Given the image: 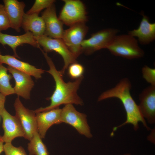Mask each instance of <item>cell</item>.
Segmentation results:
<instances>
[{
    "label": "cell",
    "mask_w": 155,
    "mask_h": 155,
    "mask_svg": "<svg viewBox=\"0 0 155 155\" xmlns=\"http://www.w3.org/2000/svg\"><path fill=\"white\" fill-rule=\"evenodd\" d=\"M49 67L46 71L53 77L55 84V90L51 96L47 98L51 103L48 106L40 107L34 111L37 113L46 111L59 107L62 104H75L82 105L83 102L78 95L77 91L83 78V77L73 82H65L63 79V75L60 71L56 69L52 59L47 53L40 49Z\"/></svg>",
    "instance_id": "obj_1"
},
{
    "label": "cell",
    "mask_w": 155,
    "mask_h": 155,
    "mask_svg": "<svg viewBox=\"0 0 155 155\" xmlns=\"http://www.w3.org/2000/svg\"><path fill=\"white\" fill-rule=\"evenodd\" d=\"M131 86L129 80L126 78H123L115 87L104 92L98 98V100L99 101L110 98H118L122 102L125 111L126 121L122 124L114 127L111 136H113L114 132L119 127L127 124H132L134 129L136 131L139 128V123L141 122L147 130L150 129L148 126L138 105L131 95Z\"/></svg>",
    "instance_id": "obj_2"
},
{
    "label": "cell",
    "mask_w": 155,
    "mask_h": 155,
    "mask_svg": "<svg viewBox=\"0 0 155 155\" xmlns=\"http://www.w3.org/2000/svg\"><path fill=\"white\" fill-rule=\"evenodd\" d=\"M106 49L115 56L128 59L140 58L144 54L136 39L128 34L116 35Z\"/></svg>",
    "instance_id": "obj_3"
},
{
    "label": "cell",
    "mask_w": 155,
    "mask_h": 155,
    "mask_svg": "<svg viewBox=\"0 0 155 155\" xmlns=\"http://www.w3.org/2000/svg\"><path fill=\"white\" fill-rule=\"evenodd\" d=\"M39 46L43 47L44 52L55 51L62 57L64 62L61 72L63 75L71 64L76 62L77 58L69 49L61 38H52L45 35L35 37Z\"/></svg>",
    "instance_id": "obj_4"
},
{
    "label": "cell",
    "mask_w": 155,
    "mask_h": 155,
    "mask_svg": "<svg viewBox=\"0 0 155 155\" xmlns=\"http://www.w3.org/2000/svg\"><path fill=\"white\" fill-rule=\"evenodd\" d=\"M64 4L58 17L63 24L71 26L84 23L88 18L84 4L79 0H63Z\"/></svg>",
    "instance_id": "obj_5"
},
{
    "label": "cell",
    "mask_w": 155,
    "mask_h": 155,
    "mask_svg": "<svg viewBox=\"0 0 155 155\" xmlns=\"http://www.w3.org/2000/svg\"><path fill=\"white\" fill-rule=\"evenodd\" d=\"M86 115L77 111L72 104H66L61 109V121L70 125L80 134L87 138L92 137Z\"/></svg>",
    "instance_id": "obj_6"
},
{
    "label": "cell",
    "mask_w": 155,
    "mask_h": 155,
    "mask_svg": "<svg viewBox=\"0 0 155 155\" xmlns=\"http://www.w3.org/2000/svg\"><path fill=\"white\" fill-rule=\"evenodd\" d=\"M118 30L113 28L102 30L92 34L88 38L84 39L81 44L82 52L90 55L102 49H106L117 35Z\"/></svg>",
    "instance_id": "obj_7"
},
{
    "label": "cell",
    "mask_w": 155,
    "mask_h": 155,
    "mask_svg": "<svg viewBox=\"0 0 155 155\" xmlns=\"http://www.w3.org/2000/svg\"><path fill=\"white\" fill-rule=\"evenodd\" d=\"M85 23H79L64 30L61 39L77 58L82 53L81 44L88 30Z\"/></svg>",
    "instance_id": "obj_8"
},
{
    "label": "cell",
    "mask_w": 155,
    "mask_h": 155,
    "mask_svg": "<svg viewBox=\"0 0 155 155\" xmlns=\"http://www.w3.org/2000/svg\"><path fill=\"white\" fill-rule=\"evenodd\" d=\"M14 105L16 111L15 116L18 119L23 129L24 138L30 141L34 133L38 131L36 113L34 111L24 106L19 96L15 100Z\"/></svg>",
    "instance_id": "obj_9"
},
{
    "label": "cell",
    "mask_w": 155,
    "mask_h": 155,
    "mask_svg": "<svg viewBox=\"0 0 155 155\" xmlns=\"http://www.w3.org/2000/svg\"><path fill=\"white\" fill-rule=\"evenodd\" d=\"M3 120L2 127L4 133L2 136L5 143H11L15 138L23 137L25 133L21 125L16 116L10 114L4 108L0 111Z\"/></svg>",
    "instance_id": "obj_10"
},
{
    "label": "cell",
    "mask_w": 155,
    "mask_h": 155,
    "mask_svg": "<svg viewBox=\"0 0 155 155\" xmlns=\"http://www.w3.org/2000/svg\"><path fill=\"white\" fill-rule=\"evenodd\" d=\"M41 17L45 25L44 35L52 38L61 39L64 31L63 24L57 16L54 3L46 9Z\"/></svg>",
    "instance_id": "obj_11"
},
{
    "label": "cell",
    "mask_w": 155,
    "mask_h": 155,
    "mask_svg": "<svg viewBox=\"0 0 155 155\" xmlns=\"http://www.w3.org/2000/svg\"><path fill=\"white\" fill-rule=\"evenodd\" d=\"M138 105L143 117L148 122H155V86L150 85L144 89L139 96Z\"/></svg>",
    "instance_id": "obj_12"
},
{
    "label": "cell",
    "mask_w": 155,
    "mask_h": 155,
    "mask_svg": "<svg viewBox=\"0 0 155 155\" xmlns=\"http://www.w3.org/2000/svg\"><path fill=\"white\" fill-rule=\"evenodd\" d=\"M7 68L15 81L13 88L14 94L25 99H30V92L34 85L31 76L9 66H8Z\"/></svg>",
    "instance_id": "obj_13"
},
{
    "label": "cell",
    "mask_w": 155,
    "mask_h": 155,
    "mask_svg": "<svg viewBox=\"0 0 155 155\" xmlns=\"http://www.w3.org/2000/svg\"><path fill=\"white\" fill-rule=\"evenodd\" d=\"M61 111V109L58 107L36 113L38 131L42 139L44 138L46 131L51 126L62 123Z\"/></svg>",
    "instance_id": "obj_14"
},
{
    "label": "cell",
    "mask_w": 155,
    "mask_h": 155,
    "mask_svg": "<svg viewBox=\"0 0 155 155\" xmlns=\"http://www.w3.org/2000/svg\"><path fill=\"white\" fill-rule=\"evenodd\" d=\"M5 9L8 18L10 27L17 32L20 31L24 12L25 4L23 1L17 0H3Z\"/></svg>",
    "instance_id": "obj_15"
},
{
    "label": "cell",
    "mask_w": 155,
    "mask_h": 155,
    "mask_svg": "<svg viewBox=\"0 0 155 155\" xmlns=\"http://www.w3.org/2000/svg\"><path fill=\"white\" fill-rule=\"evenodd\" d=\"M141 14L143 17L138 28L129 31L128 34L134 37H137L141 44L146 45L155 39V23H150L149 17L142 11Z\"/></svg>",
    "instance_id": "obj_16"
},
{
    "label": "cell",
    "mask_w": 155,
    "mask_h": 155,
    "mask_svg": "<svg viewBox=\"0 0 155 155\" xmlns=\"http://www.w3.org/2000/svg\"><path fill=\"white\" fill-rule=\"evenodd\" d=\"M0 43L3 46L7 45L10 47L14 53V56L18 58L20 57L16 53V49L22 44H27L34 47L40 48L34 37L30 32L18 36L11 35L0 32Z\"/></svg>",
    "instance_id": "obj_17"
},
{
    "label": "cell",
    "mask_w": 155,
    "mask_h": 155,
    "mask_svg": "<svg viewBox=\"0 0 155 155\" xmlns=\"http://www.w3.org/2000/svg\"><path fill=\"white\" fill-rule=\"evenodd\" d=\"M5 63L16 69L34 77L36 79H40L44 70L36 68L29 63L20 61L14 56L2 55L0 54V64Z\"/></svg>",
    "instance_id": "obj_18"
},
{
    "label": "cell",
    "mask_w": 155,
    "mask_h": 155,
    "mask_svg": "<svg viewBox=\"0 0 155 155\" xmlns=\"http://www.w3.org/2000/svg\"><path fill=\"white\" fill-rule=\"evenodd\" d=\"M38 13L24 15L21 27L26 32H31L35 37L44 35L45 25L41 17Z\"/></svg>",
    "instance_id": "obj_19"
},
{
    "label": "cell",
    "mask_w": 155,
    "mask_h": 155,
    "mask_svg": "<svg viewBox=\"0 0 155 155\" xmlns=\"http://www.w3.org/2000/svg\"><path fill=\"white\" fill-rule=\"evenodd\" d=\"M30 141L28 147L30 155H49L47 148L38 131L34 133Z\"/></svg>",
    "instance_id": "obj_20"
},
{
    "label": "cell",
    "mask_w": 155,
    "mask_h": 155,
    "mask_svg": "<svg viewBox=\"0 0 155 155\" xmlns=\"http://www.w3.org/2000/svg\"><path fill=\"white\" fill-rule=\"evenodd\" d=\"M8 69L0 64V92L6 96L14 94V90L10 83L12 76L7 73Z\"/></svg>",
    "instance_id": "obj_21"
},
{
    "label": "cell",
    "mask_w": 155,
    "mask_h": 155,
    "mask_svg": "<svg viewBox=\"0 0 155 155\" xmlns=\"http://www.w3.org/2000/svg\"><path fill=\"white\" fill-rule=\"evenodd\" d=\"M55 1L54 0H36L32 7L26 13L39 14L42 9H46L52 5Z\"/></svg>",
    "instance_id": "obj_22"
},
{
    "label": "cell",
    "mask_w": 155,
    "mask_h": 155,
    "mask_svg": "<svg viewBox=\"0 0 155 155\" xmlns=\"http://www.w3.org/2000/svg\"><path fill=\"white\" fill-rule=\"evenodd\" d=\"M67 68L68 75L71 79L76 80L83 77L84 69L81 64L76 62L70 64Z\"/></svg>",
    "instance_id": "obj_23"
},
{
    "label": "cell",
    "mask_w": 155,
    "mask_h": 155,
    "mask_svg": "<svg viewBox=\"0 0 155 155\" xmlns=\"http://www.w3.org/2000/svg\"><path fill=\"white\" fill-rule=\"evenodd\" d=\"M3 151L5 155H27L22 147H16L11 143H5L3 147Z\"/></svg>",
    "instance_id": "obj_24"
},
{
    "label": "cell",
    "mask_w": 155,
    "mask_h": 155,
    "mask_svg": "<svg viewBox=\"0 0 155 155\" xmlns=\"http://www.w3.org/2000/svg\"><path fill=\"white\" fill-rule=\"evenodd\" d=\"M142 71L143 77L147 82L155 86V69L145 65L142 68Z\"/></svg>",
    "instance_id": "obj_25"
},
{
    "label": "cell",
    "mask_w": 155,
    "mask_h": 155,
    "mask_svg": "<svg viewBox=\"0 0 155 155\" xmlns=\"http://www.w3.org/2000/svg\"><path fill=\"white\" fill-rule=\"evenodd\" d=\"M10 27L9 21L4 5L0 3V32Z\"/></svg>",
    "instance_id": "obj_26"
},
{
    "label": "cell",
    "mask_w": 155,
    "mask_h": 155,
    "mask_svg": "<svg viewBox=\"0 0 155 155\" xmlns=\"http://www.w3.org/2000/svg\"><path fill=\"white\" fill-rule=\"evenodd\" d=\"M6 96L0 92V111L5 108Z\"/></svg>",
    "instance_id": "obj_27"
},
{
    "label": "cell",
    "mask_w": 155,
    "mask_h": 155,
    "mask_svg": "<svg viewBox=\"0 0 155 155\" xmlns=\"http://www.w3.org/2000/svg\"><path fill=\"white\" fill-rule=\"evenodd\" d=\"M4 141L3 140L2 136L0 135V154L3 151V144Z\"/></svg>",
    "instance_id": "obj_28"
},
{
    "label": "cell",
    "mask_w": 155,
    "mask_h": 155,
    "mask_svg": "<svg viewBox=\"0 0 155 155\" xmlns=\"http://www.w3.org/2000/svg\"><path fill=\"white\" fill-rule=\"evenodd\" d=\"M123 155H130L129 154H125Z\"/></svg>",
    "instance_id": "obj_29"
},
{
    "label": "cell",
    "mask_w": 155,
    "mask_h": 155,
    "mask_svg": "<svg viewBox=\"0 0 155 155\" xmlns=\"http://www.w3.org/2000/svg\"><path fill=\"white\" fill-rule=\"evenodd\" d=\"M0 54H1V53H0Z\"/></svg>",
    "instance_id": "obj_30"
},
{
    "label": "cell",
    "mask_w": 155,
    "mask_h": 155,
    "mask_svg": "<svg viewBox=\"0 0 155 155\" xmlns=\"http://www.w3.org/2000/svg\"></svg>",
    "instance_id": "obj_31"
},
{
    "label": "cell",
    "mask_w": 155,
    "mask_h": 155,
    "mask_svg": "<svg viewBox=\"0 0 155 155\" xmlns=\"http://www.w3.org/2000/svg\"><path fill=\"white\" fill-rule=\"evenodd\" d=\"M0 116H1L0 115Z\"/></svg>",
    "instance_id": "obj_32"
}]
</instances>
